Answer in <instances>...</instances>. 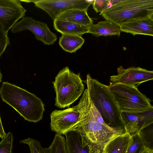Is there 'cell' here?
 I'll return each instance as SVG.
<instances>
[{
    "label": "cell",
    "instance_id": "1",
    "mask_svg": "<svg viewBox=\"0 0 153 153\" xmlns=\"http://www.w3.org/2000/svg\"><path fill=\"white\" fill-rule=\"evenodd\" d=\"M0 94L2 101L12 107L25 120L36 123L42 119L44 105L34 94L7 82H3Z\"/></svg>",
    "mask_w": 153,
    "mask_h": 153
},
{
    "label": "cell",
    "instance_id": "2",
    "mask_svg": "<svg viewBox=\"0 0 153 153\" xmlns=\"http://www.w3.org/2000/svg\"><path fill=\"white\" fill-rule=\"evenodd\" d=\"M84 82L87 85L90 97L105 123L112 128H124L121 112L108 86L92 78L89 74Z\"/></svg>",
    "mask_w": 153,
    "mask_h": 153
},
{
    "label": "cell",
    "instance_id": "3",
    "mask_svg": "<svg viewBox=\"0 0 153 153\" xmlns=\"http://www.w3.org/2000/svg\"><path fill=\"white\" fill-rule=\"evenodd\" d=\"M100 15L119 26L130 20L153 18V0H122Z\"/></svg>",
    "mask_w": 153,
    "mask_h": 153
},
{
    "label": "cell",
    "instance_id": "4",
    "mask_svg": "<svg viewBox=\"0 0 153 153\" xmlns=\"http://www.w3.org/2000/svg\"><path fill=\"white\" fill-rule=\"evenodd\" d=\"M108 86L121 112L137 113L153 110L151 100L136 85L115 83Z\"/></svg>",
    "mask_w": 153,
    "mask_h": 153
},
{
    "label": "cell",
    "instance_id": "5",
    "mask_svg": "<svg viewBox=\"0 0 153 153\" xmlns=\"http://www.w3.org/2000/svg\"><path fill=\"white\" fill-rule=\"evenodd\" d=\"M52 83L56 94L55 105L59 108L69 107L84 88L79 74H75L67 66L59 72Z\"/></svg>",
    "mask_w": 153,
    "mask_h": 153
},
{
    "label": "cell",
    "instance_id": "6",
    "mask_svg": "<svg viewBox=\"0 0 153 153\" xmlns=\"http://www.w3.org/2000/svg\"><path fill=\"white\" fill-rule=\"evenodd\" d=\"M26 30L32 32L36 39L45 45H53L57 39L56 35L51 31L46 23L36 21L31 17H24L11 29L13 33Z\"/></svg>",
    "mask_w": 153,
    "mask_h": 153
},
{
    "label": "cell",
    "instance_id": "7",
    "mask_svg": "<svg viewBox=\"0 0 153 153\" xmlns=\"http://www.w3.org/2000/svg\"><path fill=\"white\" fill-rule=\"evenodd\" d=\"M50 117L51 130L60 135L74 130L80 119L77 105L62 110H55L51 113Z\"/></svg>",
    "mask_w": 153,
    "mask_h": 153
},
{
    "label": "cell",
    "instance_id": "8",
    "mask_svg": "<svg viewBox=\"0 0 153 153\" xmlns=\"http://www.w3.org/2000/svg\"><path fill=\"white\" fill-rule=\"evenodd\" d=\"M94 0H30L35 6L47 13L54 21L61 13L68 10L76 9L88 10Z\"/></svg>",
    "mask_w": 153,
    "mask_h": 153
},
{
    "label": "cell",
    "instance_id": "9",
    "mask_svg": "<svg viewBox=\"0 0 153 153\" xmlns=\"http://www.w3.org/2000/svg\"><path fill=\"white\" fill-rule=\"evenodd\" d=\"M26 11L19 0H0V25L8 33Z\"/></svg>",
    "mask_w": 153,
    "mask_h": 153
},
{
    "label": "cell",
    "instance_id": "10",
    "mask_svg": "<svg viewBox=\"0 0 153 153\" xmlns=\"http://www.w3.org/2000/svg\"><path fill=\"white\" fill-rule=\"evenodd\" d=\"M117 75L110 76L111 83L138 85L153 79L152 71H149L140 67H132L125 69L121 66L117 68Z\"/></svg>",
    "mask_w": 153,
    "mask_h": 153
},
{
    "label": "cell",
    "instance_id": "11",
    "mask_svg": "<svg viewBox=\"0 0 153 153\" xmlns=\"http://www.w3.org/2000/svg\"><path fill=\"white\" fill-rule=\"evenodd\" d=\"M153 110L140 113L122 112L121 117L125 132L131 135L142 128L153 123Z\"/></svg>",
    "mask_w": 153,
    "mask_h": 153
},
{
    "label": "cell",
    "instance_id": "12",
    "mask_svg": "<svg viewBox=\"0 0 153 153\" xmlns=\"http://www.w3.org/2000/svg\"><path fill=\"white\" fill-rule=\"evenodd\" d=\"M120 26L121 31L134 36L142 34L153 36V18L130 20L122 23Z\"/></svg>",
    "mask_w": 153,
    "mask_h": 153
},
{
    "label": "cell",
    "instance_id": "13",
    "mask_svg": "<svg viewBox=\"0 0 153 153\" xmlns=\"http://www.w3.org/2000/svg\"><path fill=\"white\" fill-rule=\"evenodd\" d=\"M65 135L67 153H91L89 146L82 133L72 130Z\"/></svg>",
    "mask_w": 153,
    "mask_h": 153
},
{
    "label": "cell",
    "instance_id": "14",
    "mask_svg": "<svg viewBox=\"0 0 153 153\" xmlns=\"http://www.w3.org/2000/svg\"><path fill=\"white\" fill-rule=\"evenodd\" d=\"M87 11L85 9H69L61 13L56 19L89 27L93 21L88 15Z\"/></svg>",
    "mask_w": 153,
    "mask_h": 153
},
{
    "label": "cell",
    "instance_id": "15",
    "mask_svg": "<svg viewBox=\"0 0 153 153\" xmlns=\"http://www.w3.org/2000/svg\"><path fill=\"white\" fill-rule=\"evenodd\" d=\"M121 31L120 26L105 20L96 24H91L88 27V33L97 37L115 35L119 36Z\"/></svg>",
    "mask_w": 153,
    "mask_h": 153
},
{
    "label": "cell",
    "instance_id": "16",
    "mask_svg": "<svg viewBox=\"0 0 153 153\" xmlns=\"http://www.w3.org/2000/svg\"><path fill=\"white\" fill-rule=\"evenodd\" d=\"M55 30L62 34L81 36L88 33V27L56 19L53 22Z\"/></svg>",
    "mask_w": 153,
    "mask_h": 153
},
{
    "label": "cell",
    "instance_id": "17",
    "mask_svg": "<svg viewBox=\"0 0 153 153\" xmlns=\"http://www.w3.org/2000/svg\"><path fill=\"white\" fill-rule=\"evenodd\" d=\"M131 140V135L125 132L113 139L106 145L104 153H126Z\"/></svg>",
    "mask_w": 153,
    "mask_h": 153
},
{
    "label": "cell",
    "instance_id": "18",
    "mask_svg": "<svg viewBox=\"0 0 153 153\" xmlns=\"http://www.w3.org/2000/svg\"><path fill=\"white\" fill-rule=\"evenodd\" d=\"M84 39L81 36L62 34L60 37L59 45L65 51L71 53H75L83 44Z\"/></svg>",
    "mask_w": 153,
    "mask_h": 153
},
{
    "label": "cell",
    "instance_id": "19",
    "mask_svg": "<svg viewBox=\"0 0 153 153\" xmlns=\"http://www.w3.org/2000/svg\"><path fill=\"white\" fill-rule=\"evenodd\" d=\"M45 153H67L64 137L56 134L53 140L48 148H45Z\"/></svg>",
    "mask_w": 153,
    "mask_h": 153
},
{
    "label": "cell",
    "instance_id": "20",
    "mask_svg": "<svg viewBox=\"0 0 153 153\" xmlns=\"http://www.w3.org/2000/svg\"><path fill=\"white\" fill-rule=\"evenodd\" d=\"M153 123L141 128L138 131L146 147L153 150Z\"/></svg>",
    "mask_w": 153,
    "mask_h": 153
},
{
    "label": "cell",
    "instance_id": "21",
    "mask_svg": "<svg viewBox=\"0 0 153 153\" xmlns=\"http://www.w3.org/2000/svg\"><path fill=\"white\" fill-rule=\"evenodd\" d=\"M131 140L126 153H140L146 147L138 131L131 135Z\"/></svg>",
    "mask_w": 153,
    "mask_h": 153
},
{
    "label": "cell",
    "instance_id": "22",
    "mask_svg": "<svg viewBox=\"0 0 153 153\" xmlns=\"http://www.w3.org/2000/svg\"><path fill=\"white\" fill-rule=\"evenodd\" d=\"M13 137L12 133L9 132L0 142V153H12Z\"/></svg>",
    "mask_w": 153,
    "mask_h": 153
},
{
    "label": "cell",
    "instance_id": "23",
    "mask_svg": "<svg viewBox=\"0 0 153 153\" xmlns=\"http://www.w3.org/2000/svg\"><path fill=\"white\" fill-rule=\"evenodd\" d=\"M19 142L21 143L28 145L30 153H45V148H43L40 143L34 139L29 137L20 140Z\"/></svg>",
    "mask_w": 153,
    "mask_h": 153
},
{
    "label": "cell",
    "instance_id": "24",
    "mask_svg": "<svg viewBox=\"0 0 153 153\" xmlns=\"http://www.w3.org/2000/svg\"><path fill=\"white\" fill-rule=\"evenodd\" d=\"M7 33L0 25V57L10 44Z\"/></svg>",
    "mask_w": 153,
    "mask_h": 153
},
{
    "label": "cell",
    "instance_id": "25",
    "mask_svg": "<svg viewBox=\"0 0 153 153\" xmlns=\"http://www.w3.org/2000/svg\"><path fill=\"white\" fill-rule=\"evenodd\" d=\"M92 4L96 13H101L112 6L110 0H94Z\"/></svg>",
    "mask_w": 153,
    "mask_h": 153
},
{
    "label": "cell",
    "instance_id": "26",
    "mask_svg": "<svg viewBox=\"0 0 153 153\" xmlns=\"http://www.w3.org/2000/svg\"><path fill=\"white\" fill-rule=\"evenodd\" d=\"M6 134L4 129L0 116V137L2 139L5 136Z\"/></svg>",
    "mask_w": 153,
    "mask_h": 153
},
{
    "label": "cell",
    "instance_id": "27",
    "mask_svg": "<svg viewBox=\"0 0 153 153\" xmlns=\"http://www.w3.org/2000/svg\"><path fill=\"white\" fill-rule=\"evenodd\" d=\"M153 150L146 147L140 153H153Z\"/></svg>",
    "mask_w": 153,
    "mask_h": 153
},
{
    "label": "cell",
    "instance_id": "28",
    "mask_svg": "<svg viewBox=\"0 0 153 153\" xmlns=\"http://www.w3.org/2000/svg\"><path fill=\"white\" fill-rule=\"evenodd\" d=\"M2 78V75L1 73L0 69V83L1 82V81Z\"/></svg>",
    "mask_w": 153,
    "mask_h": 153
}]
</instances>
